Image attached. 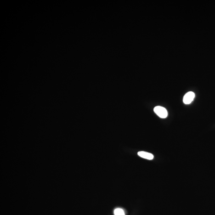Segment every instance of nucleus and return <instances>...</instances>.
<instances>
[{
  "label": "nucleus",
  "mask_w": 215,
  "mask_h": 215,
  "mask_svg": "<svg viewBox=\"0 0 215 215\" xmlns=\"http://www.w3.org/2000/svg\"><path fill=\"white\" fill-rule=\"evenodd\" d=\"M114 214L115 215H125L123 210L120 208L115 209L114 211Z\"/></svg>",
  "instance_id": "obj_4"
},
{
  "label": "nucleus",
  "mask_w": 215,
  "mask_h": 215,
  "mask_svg": "<svg viewBox=\"0 0 215 215\" xmlns=\"http://www.w3.org/2000/svg\"><path fill=\"white\" fill-rule=\"evenodd\" d=\"M195 97V94L193 92H188L184 96L183 99V103L186 104H190L194 100Z\"/></svg>",
  "instance_id": "obj_2"
},
{
  "label": "nucleus",
  "mask_w": 215,
  "mask_h": 215,
  "mask_svg": "<svg viewBox=\"0 0 215 215\" xmlns=\"http://www.w3.org/2000/svg\"><path fill=\"white\" fill-rule=\"evenodd\" d=\"M138 155L143 158L147 159V160H151L154 158V155L151 153L147 152L141 151L138 152Z\"/></svg>",
  "instance_id": "obj_3"
},
{
  "label": "nucleus",
  "mask_w": 215,
  "mask_h": 215,
  "mask_svg": "<svg viewBox=\"0 0 215 215\" xmlns=\"http://www.w3.org/2000/svg\"><path fill=\"white\" fill-rule=\"evenodd\" d=\"M154 111L155 113L162 118H165L167 117L168 112L166 108L161 106H157L154 109Z\"/></svg>",
  "instance_id": "obj_1"
}]
</instances>
